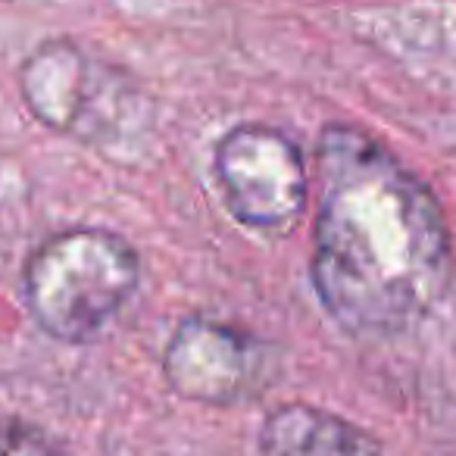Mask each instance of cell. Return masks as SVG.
Instances as JSON below:
<instances>
[{
	"label": "cell",
	"mask_w": 456,
	"mask_h": 456,
	"mask_svg": "<svg viewBox=\"0 0 456 456\" xmlns=\"http://www.w3.org/2000/svg\"><path fill=\"white\" fill-rule=\"evenodd\" d=\"M20 91L47 128L88 141L116 126L113 110L122 103L119 76L66 41L41 45L22 63Z\"/></svg>",
	"instance_id": "5b68a950"
},
{
	"label": "cell",
	"mask_w": 456,
	"mask_h": 456,
	"mask_svg": "<svg viewBox=\"0 0 456 456\" xmlns=\"http://www.w3.org/2000/svg\"><path fill=\"white\" fill-rule=\"evenodd\" d=\"M163 375L178 397L232 406L266 387L269 350L235 325L191 316L178 325L166 347Z\"/></svg>",
	"instance_id": "277c9868"
},
{
	"label": "cell",
	"mask_w": 456,
	"mask_h": 456,
	"mask_svg": "<svg viewBox=\"0 0 456 456\" xmlns=\"http://www.w3.org/2000/svg\"><path fill=\"white\" fill-rule=\"evenodd\" d=\"M213 163L222 200L241 225L266 235L291 232L306 207L310 178L288 134L260 122H244L222 134Z\"/></svg>",
	"instance_id": "3957f363"
},
{
	"label": "cell",
	"mask_w": 456,
	"mask_h": 456,
	"mask_svg": "<svg viewBox=\"0 0 456 456\" xmlns=\"http://www.w3.org/2000/svg\"><path fill=\"white\" fill-rule=\"evenodd\" d=\"M0 456H57L47 437L26 422H0Z\"/></svg>",
	"instance_id": "52a82bcc"
},
{
	"label": "cell",
	"mask_w": 456,
	"mask_h": 456,
	"mask_svg": "<svg viewBox=\"0 0 456 456\" xmlns=\"http://www.w3.org/2000/svg\"><path fill=\"white\" fill-rule=\"evenodd\" d=\"M313 285L319 304L360 338L400 335L453 285V244L428 184L362 128H322Z\"/></svg>",
	"instance_id": "6da1fadb"
},
{
	"label": "cell",
	"mask_w": 456,
	"mask_h": 456,
	"mask_svg": "<svg viewBox=\"0 0 456 456\" xmlns=\"http://www.w3.org/2000/svg\"><path fill=\"white\" fill-rule=\"evenodd\" d=\"M263 456H385L360 425L310 403H285L260 425Z\"/></svg>",
	"instance_id": "8992f818"
},
{
	"label": "cell",
	"mask_w": 456,
	"mask_h": 456,
	"mask_svg": "<svg viewBox=\"0 0 456 456\" xmlns=\"http://www.w3.org/2000/svg\"><path fill=\"white\" fill-rule=\"evenodd\" d=\"M141 279L134 248L107 228H69L26 263V304L51 338L85 344L126 306Z\"/></svg>",
	"instance_id": "7a4b0ae2"
}]
</instances>
